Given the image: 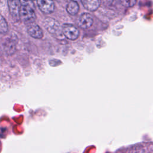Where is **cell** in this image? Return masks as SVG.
I'll use <instances>...</instances> for the list:
<instances>
[{
	"instance_id": "cell-12",
	"label": "cell",
	"mask_w": 153,
	"mask_h": 153,
	"mask_svg": "<svg viewBox=\"0 0 153 153\" xmlns=\"http://www.w3.org/2000/svg\"><path fill=\"white\" fill-rule=\"evenodd\" d=\"M19 1H20V3L21 5L29 6V7H31L32 8L34 7V5L33 4L32 0H19Z\"/></svg>"
},
{
	"instance_id": "cell-15",
	"label": "cell",
	"mask_w": 153,
	"mask_h": 153,
	"mask_svg": "<svg viewBox=\"0 0 153 153\" xmlns=\"http://www.w3.org/2000/svg\"><path fill=\"white\" fill-rule=\"evenodd\" d=\"M57 1H58V2H60V1H62V0H56Z\"/></svg>"
},
{
	"instance_id": "cell-11",
	"label": "cell",
	"mask_w": 153,
	"mask_h": 153,
	"mask_svg": "<svg viewBox=\"0 0 153 153\" xmlns=\"http://www.w3.org/2000/svg\"><path fill=\"white\" fill-rule=\"evenodd\" d=\"M8 30V24L4 17L0 14V33H5Z\"/></svg>"
},
{
	"instance_id": "cell-8",
	"label": "cell",
	"mask_w": 153,
	"mask_h": 153,
	"mask_svg": "<svg viewBox=\"0 0 153 153\" xmlns=\"http://www.w3.org/2000/svg\"><path fill=\"white\" fill-rule=\"evenodd\" d=\"M27 30L30 36L34 38L41 39L43 36V32L41 28L35 23L28 25Z\"/></svg>"
},
{
	"instance_id": "cell-5",
	"label": "cell",
	"mask_w": 153,
	"mask_h": 153,
	"mask_svg": "<svg viewBox=\"0 0 153 153\" xmlns=\"http://www.w3.org/2000/svg\"><path fill=\"white\" fill-rule=\"evenodd\" d=\"M37 4L40 10L45 14L52 13L55 8L53 0H37Z\"/></svg>"
},
{
	"instance_id": "cell-10",
	"label": "cell",
	"mask_w": 153,
	"mask_h": 153,
	"mask_svg": "<svg viewBox=\"0 0 153 153\" xmlns=\"http://www.w3.org/2000/svg\"><path fill=\"white\" fill-rule=\"evenodd\" d=\"M79 7L78 4L74 1H70L66 5V11L71 15H75L78 13Z\"/></svg>"
},
{
	"instance_id": "cell-3",
	"label": "cell",
	"mask_w": 153,
	"mask_h": 153,
	"mask_svg": "<svg viewBox=\"0 0 153 153\" xmlns=\"http://www.w3.org/2000/svg\"><path fill=\"white\" fill-rule=\"evenodd\" d=\"M62 32L63 35L70 40L76 39L79 35V32L77 27L71 24H65L62 26Z\"/></svg>"
},
{
	"instance_id": "cell-2",
	"label": "cell",
	"mask_w": 153,
	"mask_h": 153,
	"mask_svg": "<svg viewBox=\"0 0 153 153\" xmlns=\"http://www.w3.org/2000/svg\"><path fill=\"white\" fill-rule=\"evenodd\" d=\"M19 16L20 19L27 25L34 23L36 19V14L33 8L29 6H20Z\"/></svg>"
},
{
	"instance_id": "cell-13",
	"label": "cell",
	"mask_w": 153,
	"mask_h": 153,
	"mask_svg": "<svg viewBox=\"0 0 153 153\" xmlns=\"http://www.w3.org/2000/svg\"><path fill=\"white\" fill-rule=\"evenodd\" d=\"M136 2V0H122L123 4L126 7H132Z\"/></svg>"
},
{
	"instance_id": "cell-1",
	"label": "cell",
	"mask_w": 153,
	"mask_h": 153,
	"mask_svg": "<svg viewBox=\"0 0 153 153\" xmlns=\"http://www.w3.org/2000/svg\"><path fill=\"white\" fill-rule=\"evenodd\" d=\"M43 25L45 29L51 34L59 38H62L63 35L62 32V27L59 22L51 17H47L43 21Z\"/></svg>"
},
{
	"instance_id": "cell-14",
	"label": "cell",
	"mask_w": 153,
	"mask_h": 153,
	"mask_svg": "<svg viewBox=\"0 0 153 153\" xmlns=\"http://www.w3.org/2000/svg\"><path fill=\"white\" fill-rule=\"evenodd\" d=\"M132 153H144V151L142 148H136L133 149Z\"/></svg>"
},
{
	"instance_id": "cell-7",
	"label": "cell",
	"mask_w": 153,
	"mask_h": 153,
	"mask_svg": "<svg viewBox=\"0 0 153 153\" xmlns=\"http://www.w3.org/2000/svg\"><path fill=\"white\" fill-rule=\"evenodd\" d=\"M93 23V16L89 13L82 14L78 22V25L82 29H88L91 26Z\"/></svg>"
},
{
	"instance_id": "cell-9",
	"label": "cell",
	"mask_w": 153,
	"mask_h": 153,
	"mask_svg": "<svg viewBox=\"0 0 153 153\" xmlns=\"http://www.w3.org/2000/svg\"><path fill=\"white\" fill-rule=\"evenodd\" d=\"M84 7L88 11H94L97 10L101 4V0H81Z\"/></svg>"
},
{
	"instance_id": "cell-4",
	"label": "cell",
	"mask_w": 153,
	"mask_h": 153,
	"mask_svg": "<svg viewBox=\"0 0 153 153\" xmlns=\"http://www.w3.org/2000/svg\"><path fill=\"white\" fill-rule=\"evenodd\" d=\"M20 3L19 0H8V5L10 14L15 21H17L20 19Z\"/></svg>"
},
{
	"instance_id": "cell-6",
	"label": "cell",
	"mask_w": 153,
	"mask_h": 153,
	"mask_svg": "<svg viewBox=\"0 0 153 153\" xmlns=\"http://www.w3.org/2000/svg\"><path fill=\"white\" fill-rule=\"evenodd\" d=\"M4 50L8 55H11L14 53L16 50V41L12 38H7L2 43Z\"/></svg>"
}]
</instances>
